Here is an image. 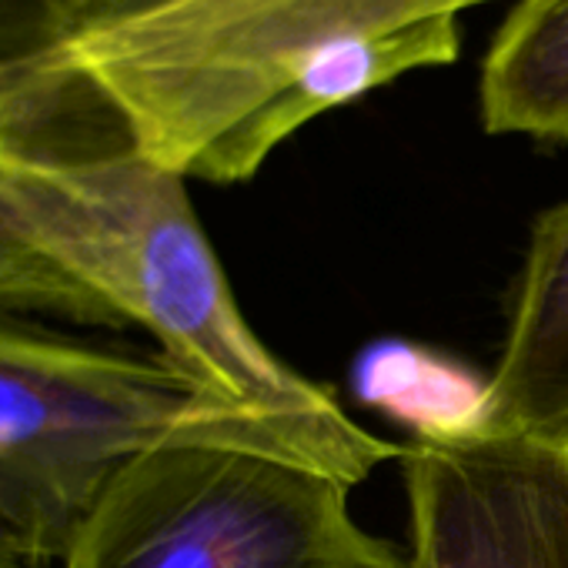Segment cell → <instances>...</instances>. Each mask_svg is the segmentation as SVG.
<instances>
[{"label":"cell","mask_w":568,"mask_h":568,"mask_svg":"<svg viewBox=\"0 0 568 568\" xmlns=\"http://www.w3.org/2000/svg\"><path fill=\"white\" fill-rule=\"evenodd\" d=\"M0 207L118 325L144 328L158 355L271 428L302 465L355 488L405 455L251 332L187 178L144 158L81 84L41 68L0 71Z\"/></svg>","instance_id":"obj_1"},{"label":"cell","mask_w":568,"mask_h":568,"mask_svg":"<svg viewBox=\"0 0 568 568\" xmlns=\"http://www.w3.org/2000/svg\"><path fill=\"white\" fill-rule=\"evenodd\" d=\"M501 0H111L24 64L81 84L154 164L251 181L315 118L462 58L465 14Z\"/></svg>","instance_id":"obj_2"},{"label":"cell","mask_w":568,"mask_h":568,"mask_svg":"<svg viewBox=\"0 0 568 568\" xmlns=\"http://www.w3.org/2000/svg\"><path fill=\"white\" fill-rule=\"evenodd\" d=\"M348 485L251 445L174 438L124 462L61 568H408L348 508Z\"/></svg>","instance_id":"obj_3"},{"label":"cell","mask_w":568,"mask_h":568,"mask_svg":"<svg viewBox=\"0 0 568 568\" xmlns=\"http://www.w3.org/2000/svg\"><path fill=\"white\" fill-rule=\"evenodd\" d=\"M174 438L298 462L271 428L211 398L164 355L114 352L0 315V481L38 518L58 558L108 478Z\"/></svg>","instance_id":"obj_4"},{"label":"cell","mask_w":568,"mask_h":568,"mask_svg":"<svg viewBox=\"0 0 568 568\" xmlns=\"http://www.w3.org/2000/svg\"><path fill=\"white\" fill-rule=\"evenodd\" d=\"M402 471L412 568H568V438L418 435Z\"/></svg>","instance_id":"obj_5"},{"label":"cell","mask_w":568,"mask_h":568,"mask_svg":"<svg viewBox=\"0 0 568 568\" xmlns=\"http://www.w3.org/2000/svg\"><path fill=\"white\" fill-rule=\"evenodd\" d=\"M481 408L485 428L568 438V201L531 227Z\"/></svg>","instance_id":"obj_6"},{"label":"cell","mask_w":568,"mask_h":568,"mask_svg":"<svg viewBox=\"0 0 568 568\" xmlns=\"http://www.w3.org/2000/svg\"><path fill=\"white\" fill-rule=\"evenodd\" d=\"M488 134L568 141V0H511L478 78Z\"/></svg>","instance_id":"obj_7"},{"label":"cell","mask_w":568,"mask_h":568,"mask_svg":"<svg viewBox=\"0 0 568 568\" xmlns=\"http://www.w3.org/2000/svg\"><path fill=\"white\" fill-rule=\"evenodd\" d=\"M0 315L121 328L84 284L34 251V244L11 224L4 207H0Z\"/></svg>","instance_id":"obj_8"},{"label":"cell","mask_w":568,"mask_h":568,"mask_svg":"<svg viewBox=\"0 0 568 568\" xmlns=\"http://www.w3.org/2000/svg\"><path fill=\"white\" fill-rule=\"evenodd\" d=\"M108 4L111 0H0V71L54 54Z\"/></svg>","instance_id":"obj_9"},{"label":"cell","mask_w":568,"mask_h":568,"mask_svg":"<svg viewBox=\"0 0 568 568\" xmlns=\"http://www.w3.org/2000/svg\"><path fill=\"white\" fill-rule=\"evenodd\" d=\"M58 565V548L38 518L0 481V568Z\"/></svg>","instance_id":"obj_10"},{"label":"cell","mask_w":568,"mask_h":568,"mask_svg":"<svg viewBox=\"0 0 568 568\" xmlns=\"http://www.w3.org/2000/svg\"><path fill=\"white\" fill-rule=\"evenodd\" d=\"M408 568H412V561H408Z\"/></svg>","instance_id":"obj_11"}]
</instances>
